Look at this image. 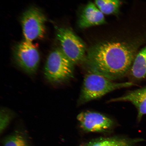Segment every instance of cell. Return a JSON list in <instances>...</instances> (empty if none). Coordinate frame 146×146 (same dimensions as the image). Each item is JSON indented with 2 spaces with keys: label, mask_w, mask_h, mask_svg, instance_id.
<instances>
[{
  "label": "cell",
  "mask_w": 146,
  "mask_h": 146,
  "mask_svg": "<svg viewBox=\"0 0 146 146\" xmlns=\"http://www.w3.org/2000/svg\"><path fill=\"white\" fill-rule=\"evenodd\" d=\"M135 54V49L125 43L99 44L89 51L86 59L88 70L111 80L117 79L130 70Z\"/></svg>",
  "instance_id": "obj_1"
},
{
  "label": "cell",
  "mask_w": 146,
  "mask_h": 146,
  "mask_svg": "<svg viewBox=\"0 0 146 146\" xmlns=\"http://www.w3.org/2000/svg\"><path fill=\"white\" fill-rule=\"evenodd\" d=\"M80 127L89 132H103L111 129L114 122L110 118L98 112L84 111L78 115Z\"/></svg>",
  "instance_id": "obj_7"
},
{
  "label": "cell",
  "mask_w": 146,
  "mask_h": 146,
  "mask_svg": "<svg viewBox=\"0 0 146 146\" xmlns=\"http://www.w3.org/2000/svg\"><path fill=\"white\" fill-rule=\"evenodd\" d=\"M74 65L60 48L54 49L49 54L46 62L45 77L51 83L66 81L73 76Z\"/></svg>",
  "instance_id": "obj_3"
},
{
  "label": "cell",
  "mask_w": 146,
  "mask_h": 146,
  "mask_svg": "<svg viewBox=\"0 0 146 146\" xmlns=\"http://www.w3.org/2000/svg\"><path fill=\"white\" fill-rule=\"evenodd\" d=\"M3 146H30L26 139L19 133H15L7 137Z\"/></svg>",
  "instance_id": "obj_13"
},
{
  "label": "cell",
  "mask_w": 146,
  "mask_h": 146,
  "mask_svg": "<svg viewBox=\"0 0 146 146\" xmlns=\"http://www.w3.org/2000/svg\"><path fill=\"white\" fill-rule=\"evenodd\" d=\"M56 36L61 46L60 49L73 64L78 63L84 60L85 46L72 30L63 27L58 29Z\"/></svg>",
  "instance_id": "obj_4"
},
{
  "label": "cell",
  "mask_w": 146,
  "mask_h": 146,
  "mask_svg": "<svg viewBox=\"0 0 146 146\" xmlns=\"http://www.w3.org/2000/svg\"><path fill=\"white\" fill-rule=\"evenodd\" d=\"M132 82L116 83L101 74L88 70L84 78L78 105L98 99L112 91L134 85Z\"/></svg>",
  "instance_id": "obj_2"
},
{
  "label": "cell",
  "mask_w": 146,
  "mask_h": 146,
  "mask_svg": "<svg viewBox=\"0 0 146 146\" xmlns=\"http://www.w3.org/2000/svg\"><path fill=\"white\" fill-rule=\"evenodd\" d=\"M111 138L100 137L95 139L84 144L83 146H103L111 139Z\"/></svg>",
  "instance_id": "obj_15"
},
{
  "label": "cell",
  "mask_w": 146,
  "mask_h": 146,
  "mask_svg": "<svg viewBox=\"0 0 146 146\" xmlns=\"http://www.w3.org/2000/svg\"><path fill=\"white\" fill-rule=\"evenodd\" d=\"M13 116L11 111L6 108L1 109L0 116V133H2L10 123Z\"/></svg>",
  "instance_id": "obj_14"
},
{
  "label": "cell",
  "mask_w": 146,
  "mask_h": 146,
  "mask_svg": "<svg viewBox=\"0 0 146 146\" xmlns=\"http://www.w3.org/2000/svg\"><path fill=\"white\" fill-rule=\"evenodd\" d=\"M104 15L94 3L89 2L82 11L78 25L80 28H86L103 24L106 23Z\"/></svg>",
  "instance_id": "obj_9"
},
{
  "label": "cell",
  "mask_w": 146,
  "mask_h": 146,
  "mask_svg": "<svg viewBox=\"0 0 146 146\" xmlns=\"http://www.w3.org/2000/svg\"><path fill=\"white\" fill-rule=\"evenodd\" d=\"M95 5L104 14L116 13L120 5V0H95Z\"/></svg>",
  "instance_id": "obj_11"
},
{
  "label": "cell",
  "mask_w": 146,
  "mask_h": 146,
  "mask_svg": "<svg viewBox=\"0 0 146 146\" xmlns=\"http://www.w3.org/2000/svg\"><path fill=\"white\" fill-rule=\"evenodd\" d=\"M129 102L135 106L138 111L137 119L140 121L146 114V86L131 91L120 97L112 98L108 102Z\"/></svg>",
  "instance_id": "obj_8"
},
{
  "label": "cell",
  "mask_w": 146,
  "mask_h": 146,
  "mask_svg": "<svg viewBox=\"0 0 146 146\" xmlns=\"http://www.w3.org/2000/svg\"><path fill=\"white\" fill-rule=\"evenodd\" d=\"M46 21L44 15L37 8L31 7L25 11L21 19L25 40L33 42L43 38L45 33Z\"/></svg>",
  "instance_id": "obj_5"
},
{
  "label": "cell",
  "mask_w": 146,
  "mask_h": 146,
  "mask_svg": "<svg viewBox=\"0 0 146 146\" xmlns=\"http://www.w3.org/2000/svg\"><path fill=\"white\" fill-rule=\"evenodd\" d=\"M14 58L16 64L29 74H35L40 62V55L37 47L30 42H21L15 47Z\"/></svg>",
  "instance_id": "obj_6"
},
{
  "label": "cell",
  "mask_w": 146,
  "mask_h": 146,
  "mask_svg": "<svg viewBox=\"0 0 146 146\" xmlns=\"http://www.w3.org/2000/svg\"><path fill=\"white\" fill-rule=\"evenodd\" d=\"M130 71L131 76L135 80L146 78V46L136 55Z\"/></svg>",
  "instance_id": "obj_10"
},
{
  "label": "cell",
  "mask_w": 146,
  "mask_h": 146,
  "mask_svg": "<svg viewBox=\"0 0 146 146\" xmlns=\"http://www.w3.org/2000/svg\"><path fill=\"white\" fill-rule=\"evenodd\" d=\"M143 141V139L139 138L112 137L103 146H133L138 142Z\"/></svg>",
  "instance_id": "obj_12"
}]
</instances>
